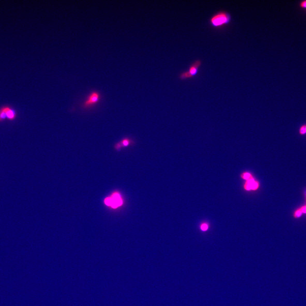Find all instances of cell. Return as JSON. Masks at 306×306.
<instances>
[{
    "mask_svg": "<svg viewBox=\"0 0 306 306\" xmlns=\"http://www.w3.org/2000/svg\"><path fill=\"white\" fill-rule=\"evenodd\" d=\"M231 20V16L229 13L225 11H220L211 17L209 22L212 27L219 29L229 24Z\"/></svg>",
    "mask_w": 306,
    "mask_h": 306,
    "instance_id": "6da1fadb",
    "label": "cell"
},
{
    "mask_svg": "<svg viewBox=\"0 0 306 306\" xmlns=\"http://www.w3.org/2000/svg\"><path fill=\"white\" fill-rule=\"evenodd\" d=\"M201 60H196L190 66L188 71L183 72L180 74V78L181 80H185L193 78L198 73L199 68L201 66Z\"/></svg>",
    "mask_w": 306,
    "mask_h": 306,
    "instance_id": "7a4b0ae2",
    "label": "cell"
},
{
    "mask_svg": "<svg viewBox=\"0 0 306 306\" xmlns=\"http://www.w3.org/2000/svg\"><path fill=\"white\" fill-rule=\"evenodd\" d=\"M100 99V94L99 92H92L83 104V108L86 109L92 107L99 102Z\"/></svg>",
    "mask_w": 306,
    "mask_h": 306,
    "instance_id": "3957f363",
    "label": "cell"
},
{
    "mask_svg": "<svg viewBox=\"0 0 306 306\" xmlns=\"http://www.w3.org/2000/svg\"><path fill=\"white\" fill-rule=\"evenodd\" d=\"M105 203L107 205L117 208L123 204V200L119 193H114L111 197L105 199Z\"/></svg>",
    "mask_w": 306,
    "mask_h": 306,
    "instance_id": "277c9868",
    "label": "cell"
},
{
    "mask_svg": "<svg viewBox=\"0 0 306 306\" xmlns=\"http://www.w3.org/2000/svg\"><path fill=\"white\" fill-rule=\"evenodd\" d=\"M258 187V183L257 182H256L252 177L247 180L244 185L245 189L248 191L250 190H255L257 189Z\"/></svg>",
    "mask_w": 306,
    "mask_h": 306,
    "instance_id": "5b68a950",
    "label": "cell"
},
{
    "mask_svg": "<svg viewBox=\"0 0 306 306\" xmlns=\"http://www.w3.org/2000/svg\"><path fill=\"white\" fill-rule=\"evenodd\" d=\"M7 119L12 120L15 119L17 114L14 110L9 106H5Z\"/></svg>",
    "mask_w": 306,
    "mask_h": 306,
    "instance_id": "8992f818",
    "label": "cell"
},
{
    "mask_svg": "<svg viewBox=\"0 0 306 306\" xmlns=\"http://www.w3.org/2000/svg\"><path fill=\"white\" fill-rule=\"evenodd\" d=\"M121 144L123 148L124 147H127L129 146V145H131L132 144L134 143V142L129 138H125L123 139L121 141H120Z\"/></svg>",
    "mask_w": 306,
    "mask_h": 306,
    "instance_id": "52a82bcc",
    "label": "cell"
},
{
    "mask_svg": "<svg viewBox=\"0 0 306 306\" xmlns=\"http://www.w3.org/2000/svg\"><path fill=\"white\" fill-rule=\"evenodd\" d=\"M7 119L5 106L0 109V122H2Z\"/></svg>",
    "mask_w": 306,
    "mask_h": 306,
    "instance_id": "ba28073f",
    "label": "cell"
},
{
    "mask_svg": "<svg viewBox=\"0 0 306 306\" xmlns=\"http://www.w3.org/2000/svg\"><path fill=\"white\" fill-rule=\"evenodd\" d=\"M299 134L301 135H303L306 133V125H303L299 129Z\"/></svg>",
    "mask_w": 306,
    "mask_h": 306,
    "instance_id": "9c48e42d",
    "label": "cell"
},
{
    "mask_svg": "<svg viewBox=\"0 0 306 306\" xmlns=\"http://www.w3.org/2000/svg\"><path fill=\"white\" fill-rule=\"evenodd\" d=\"M114 148L116 150H117V151H120L122 149V148H123V147L121 144V143L120 142L115 144L114 145Z\"/></svg>",
    "mask_w": 306,
    "mask_h": 306,
    "instance_id": "30bf717a",
    "label": "cell"
},
{
    "mask_svg": "<svg viewBox=\"0 0 306 306\" xmlns=\"http://www.w3.org/2000/svg\"><path fill=\"white\" fill-rule=\"evenodd\" d=\"M242 177L246 180H248L252 178V176L249 173H246L242 175Z\"/></svg>",
    "mask_w": 306,
    "mask_h": 306,
    "instance_id": "8fae6325",
    "label": "cell"
},
{
    "mask_svg": "<svg viewBox=\"0 0 306 306\" xmlns=\"http://www.w3.org/2000/svg\"><path fill=\"white\" fill-rule=\"evenodd\" d=\"M201 228L203 231H206L208 229V225L206 224H203L201 227Z\"/></svg>",
    "mask_w": 306,
    "mask_h": 306,
    "instance_id": "7c38bea8",
    "label": "cell"
},
{
    "mask_svg": "<svg viewBox=\"0 0 306 306\" xmlns=\"http://www.w3.org/2000/svg\"><path fill=\"white\" fill-rule=\"evenodd\" d=\"M300 7L302 8H306V1H303L300 4Z\"/></svg>",
    "mask_w": 306,
    "mask_h": 306,
    "instance_id": "4fadbf2b",
    "label": "cell"
}]
</instances>
